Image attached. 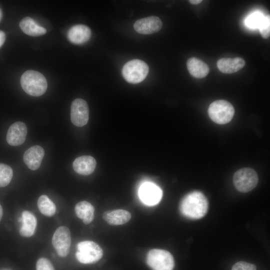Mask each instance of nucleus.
Here are the masks:
<instances>
[{
  "label": "nucleus",
  "instance_id": "1",
  "mask_svg": "<svg viewBox=\"0 0 270 270\" xmlns=\"http://www.w3.org/2000/svg\"><path fill=\"white\" fill-rule=\"evenodd\" d=\"M208 202L206 197L200 191L194 190L187 194L180 202L179 210L186 218L198 220L207 213Z\"/></svg>",
  "mask_w": 270,
  "mask_h": 270
},
{
  "label": "nucleus",
  "instance_id": "2",
  "mask_svg": "<svg viewBox=\"0 0 270 270\" xmlns=\"http://www.w3.org/2000/svg\"><path fill=\"white\" fill-rule=\"evenodd\" d=\"M20 84L24 90L33 96H39L46 92L48 84L44 76L36 70L25 72L20 78Z\"/></svg>",
  "mask_w": 270,
  "mask_h": 270
},
{
  "label": "nucleus",
  "instance_id": "3",
  "mask_svg": "<svg viewBox=\"0 0 270 270\" xmlns=\"http://www.w3.org/2000/svg\"><path fill=\"white\" fill-rule=\"evenodd\" d=\"M76 257L84 264H92L99 261L103 256V250L96 242L92 240L79 242L76 246Z\"/></svg>",
  "mask_w": 270,
  "mask_h": 270
},
{
  "label": "nucleus",
  "instance_id": "4",
  "mask_svg": "<svg viewBox=\"0 0 270 270\" xmlns=\"http://www.w3.org/2000/svg\"><path fill=\"white\" fill-rule=\"evenodd\" d=\"M146 262L152 270H172L174 266L172 254L168 250L158 248L148 251Z\"/></svg>",
  "mask_w": 270,
  "mask_h": 270
},
{
  "label": "nucleus",
  "instance_id": "5",
  "mask_svg": "<svg viewBox=\"0 0 270 270\" xmlns=\"http://www.w3.org/2000/svg\"><path fill=\"white\" fill-rule=\"evenodd\" d=\"M208 114L214 122L224 124L229 122L234 114V109L228 102L220 100L214 101L209 106Z\"/></svg>",
  "mask_w": 270,
  "mask_h": 270
},
{
  "label": "nucleus",
  "instance_id": "6",
  "mask_svg": "<svg viewBox=\"0 0 270 270\" xmlns=\"http://www.w3.org/2000/svg\"><path fill=\"white\" fill-rule=\"evenodd\" d=\"M148 70V66L144 62L134 59L127 62L124 66L122 75L128 82L136 84L145 79Z\"/></svg>",
  "mask_w": 270,
  "mask_h": 270
},
{
  "label": "nucleus",
  "instance_id": "7",
  "mask_svg": "<svg viewBox=\"0 0 270 270\" xmlns=\"http://www.w3.org/2000/svg\"><path fill=\"white\" fill-rule=\"evenodd\" d=\"M256 172L250 168H244L237 170L234 174L233 182L238 190L246 193L253 190L258 182Z\"/></svg>",
  "mask_w": 270,
  "mask_h": 270
},
{
  "label": "nucleus",
  "instance_id": "8",
  "mask_svg": "<svg viewBox=\"0 0 270 270\" xmlns=\"http://www.w3.org/2000/svg\"><path fill=\"white\" fill-rule=\"evenodd\" d=\"M52 244L60 257H66L70 252L71 244L70 232L65 226L57 228L52 238Z\"/></svg>",
  "mask_w": 270,
  "mask_h": 270
},
{
  "label": "nucleus",
  "instance_id": "9",
  "mask_svg": "<svg viewBox=\"0 0 270 270\" xmlns=\"http://www.w3.org/2000/svg\"><path fill=\"white\" fill-rule=\"evenodd\" d=\"M89 118V108L86 101L82 98H76L72 103L70 120L76 126L86 125Z\"/></svg>",
  "mask_w": 270,
  "mask_h": 270
},
{
  "label": "nucleus",
  "instance_id": "10",
  "mask_svg": "<svg viewBox=\"0 0 270 270\" xmlns=\"http://www.w3.org/2000/svg\"><path fill=\"white\" fill-rule=\"evenodd\" d=\"M162 195L161 189L154 184L145 182L139 190V196L140 200L148 206L158 204Z\"/></svg>",
  "mask_w": 270,
  "mask_h": 270
},
{
  "label": "nucleus",
  "instance_id": "11",
  "mask_svg": "<svg viewBox=\"0 0 270 270\" xmlns=\"http://www.w3.org/2000/svg\"><path fill=\"white\" fill-rule=\"evenodd\" d=\"M162 26L160 19L155 16L138 20L134 24V28L136 32L144 34L156 32L160 30Z\"/></svg>",
  "mask_w": 270,
  "mask_h": 270
},
{
  "label": "nucleus",
  "instance_id": "12",
  "mask_svg": "<svg viewBox=\"0 0 270 270\" xmlns=\"http://www.w3.org/2000/svg\"><path fill=\"white\" fill-rule=\"evenodd\" d=\"M27 134V128L22 122H16L9 128L6 140L7 142L12 146H18L25 142Z\"/></svg>",
  "mask_w": 270,
  "mask_h": 270
},
{
  "label": "nucleus",
  "instance_id": "13",
  "mask_svg": "<svg viewBox=\"0 0 270 270\" xmlns=\"http://www.w3.org/2000/svg\"><path fill=\"white\" fill-rule=\"evenodd\" d=\"M44 156V148L40 146L36 145L24 152L23 160L30 170H35L40 168Z\"/></svg>",
  "mask_w": 270,
  "mask_h": 270
},
{
  "label": "nucleus",
  "instance_id": "14",
  "mask_svg": "<svg viewBox=\"0 0 270 270\" xmlns=\"http://www.w3.org/2000/svg\"><path fill=\"white\" fill-rule=\"evenodd\" d=\"M91 34V30L88 26L76 24L70 28L68 32V38L72 44H81L90 40Z\"/></svg>",
  "mask_w": 270,
  "mask_h": 270
},
{
  "label": "nucleus",
  "instance_id": "15",
  "mask_svg": "<svg viewBox=\"0 0 270 270\" xmlns=\"http://www.w3.org/2000/svg\"><path fill=\"white\" fill-rule=\"evenodd\" d=\"M96 164V160L94 158L90 156H82L75 159L72 167L78 174L88 176L94 172Z\"/></svg>",
  "mask_w": 270,
  "mask_h": 270
},
{
  "label": "nucleus",
  "instance_id": "16",
  "mask_svg": "<svg viewBox=\"0 0 270 270\" xmlns=\"http://www.w3.org/2000/svg\"><path fill=\"white\" fill-rule=\"evenodd\" d=\"M131 217L130 212L122 209L107 210L102 215L103 219L112 226L124 224L128 222Z\"/></svg>",
  "mask_w": 270,
  "mask_h": 270
},
{
  "label": "nucleus",
  "instance_id": "17",
  "mask_svg": "<svg viewBox=\"0 0 270 270\" xmlns=\"http://www.w3.org/2000/svg\"><path fill=\"white\" fill-rule=\"evenodd\" d=\"M245 65V61L242 58H222L217 62L218 70L224 74H232L242 69Z\"/></svg>",
  "mask_w": 270,
  "mask_h": 270
},
{
  "label": "nucleus",
  "instance_id": "18",
  "mask_svg": "<svg viewBox=\"0 0 270 270\" xmlns=\"http://www.w3.org/2000/svg\"><path fill=\"white\" fill-rule=\"evenodd\" d=\"M22 226L20 230L22 236L28 238L34 233L37 225L36 216L30 212L24 210L22 214Z\"/></svg>",
  "mask_w": 270,
  "mask_h": 270
},
{
  "label": "nucleus",
  "instance_id": "19",
  "mask_svg": "<svg viewBox=\"0 0 270 270\" xmlns=\"http://www.w3.org/2000/svg\"><path fill=\"white\" fill-rule=\"evenodd\" d=\"M74 212L76 216L86 224H90L94 218V207L87 201H81L76 204Z\"/></svg>",
  "mask_w": 270,
  "mask_h": 270
},
{
  "label": "nucleus",
  "instance_id": "20",
  "mask_svg": "<svg viewBox=\"0 0 270 270\" xmlns=\"http://www.w3.org/2000/svg\"><path fill=\"white\" fill-rule=\"evenodd\" d=\"M186 66L190 74L196 78H203L207 76L209 72L208 66L196 58H189Z\"/></svg>",
  "mask_w": 270,
  "mask_h": 270
},
{
  "label": "nucleus",
  "instance_id": "21",
  "mask_svg": "<svg viewBox=\"0 0 270 270\" xmlns=\"http://www.w3.org/2000/svg\"><path fill=\"white\" fill-rule=\"evenodd\" d=\"M20 27L24 33L32 36H40L46 32L44 28L37 24L30 17H26L22 19L20 23Z\"/></svg>",
  "mask_w": 270,
  "mask_h": 270
},
{
  "label": "nucleus",
  "instance_id": "22",
  "mask_svg": "<svg viewBox=\"0 0 270 270\" xmlns=\"http://www.w3.org/2000/svg\"><path fill=\"white\" fill-rule=\"evenodd\" d=\"M38 206L40 212L45 216H53L56 212L54 202L46 195H42L38 200Z\"/></svg>",
  "mask_w": 270,
  "mask_h": 270
},
{
  "label": "nucleus",
  "instance_id": "23",
  "mask_svg": "<svg viewBox=\"0 0 270 270\" xmlns=\"http://www.w3.org/2000/svg\"><path fill=\"white\" fill-rule=\"evenodd\" d=\"M13 176V171L9 166L0 163V187L8 186Z\"/></svg>",
  "mask_w": 270,
  "mask_h": 270
},
{
  "label": "nucleus",
  "instance_id": "24",
  "mask_svg": "<svg viewBox=\"0 0 270 270\" xmlns=\"http://www.w3.org/2000/svg\"><path fill=\"white\" fill-rule=\"evenodd\" d=\"M264 15L260 12H255L249 15L245 20L246 25L251 28H258L264 18Z\"/></svg>",
  "mask_w": 270,
  "mask_h": 270
},
{
  "label": "nucleus",
  "instance_id": "25",
  "mask_svg": "<svg viewBox=\"0 0 270 270\" xmlns=\"http://www.w3.org/2000/svg\"><path fill=\"white\" fill-rule=\"evenodd\" d=\"M262 36L267 38L270 36V16H264V18L258 28Z\"/></svg>",
  "mask_w": 270,
  "mask_h": 270
},
{
  "label": "nucleus",
  "instance_id": "26",
  "mask_svg": "<svg viewBox=\"0 0 270 270\" xmlns=\"http://www.w3.org/2000/svg\"><path fill=\"white\" fill-rule=\"evenodd\" d=\"M36 270H55L50 261L46 258H40L36 264Z\"/></svg>",
  "mask_w": 270,
  "mask_h": 270
},
{
  "label": "nucleus",
  "instance_id": "27",
  "mask_svg": "<svg viewBox=\"0 0 270 270\" xmlns=\"http://www.w3.org/2000/svg\"><path fill=\"white\" fill-rule=\"evenodd\" d=\"M232 270H256V268L254 264L240 261L236 263Z\"/></svg>",
  "mask_w": 270,
  "mask_h": 270
},
{
  "label": "nucleus",
  "instance_id": "28",
  "mask_svg": "<svg viewBox=\"0 0 270 270\" xmlns=\"http://www.w3.org/2000/svg\"><path fill=\"white\" fill-rule=\"evenodd\" d=\"M6 40L5 33L0 30V48L3 45Z\"/></svg>",
  "mask_w": 270,
  "mask_h": 270
},
{
  "label": "nucleus",
  "instance_id": "29",
  "mask_svg": "<svg viewBox=\"0 0 270 270\" xmlns=\"http://www.w3.org/2000/svg\"><path fill=\"white\" fill-rule=\"evenodd\" d=\"M202 2V0H190L189 2L193 4H197L200 3Z\"/></svg>",
  "mask_w": 270,
  "mask_h": 270
},
{
  "label": "nucleus",
  "instance_id": "30",
  "mask_svg": "<svg viewBox=\"0 0 270 270\" xmlns=\"http://www.w3.org/2000/svg\"><path fill=\"white\" fill-rule=\"evenodd\" d=\"M2 206L0 204V221L2 220Z\"/></svg>",
  "mask_w": 270,
  "mask_h": 270
},
{
  "label": "nucleus",
  "instance_id": "31",
  "mask_svg": "<svg viewBox=\"0 0 270 270\" xmlns=\"http://www.w3.org/2000/svg\"><path fill=\"white\" fill-rule=\"evenodd\" d=\"M2 14L1 9L0 8V21L2 18Z\"/></svg>",
  "mask_w": 270,
  "mask_h": 270
},
{
  "label": "nucleus",
  "instance_id": "32",
  "mask_svg": "<svg viewBox=\"0 0 270 270\" xmlns=\"http://www.w3.org/2000/svg\"><path fill=\"white\" fill-rule=\"evenodd\" d=\"M18 222H22V217H20V218H18Z\"/></svg>",
  "mask_w": 270,
  "mask_h": 270
},
{
  "label": "nucleus",
  "instance_id": "33",
  "mask_svg": "<svg viewBox=\"0 0 270 270\" xmlns=\"http://www.w3.org/2000/svg\"><path fill=\"white\" fill-rule=\"evenodd\" d=\"M0 270H12L10 269V268H3V269Z\"/></svg>",
  "mask_w": 270,
  "mask_h": 270
}]
</instances>
